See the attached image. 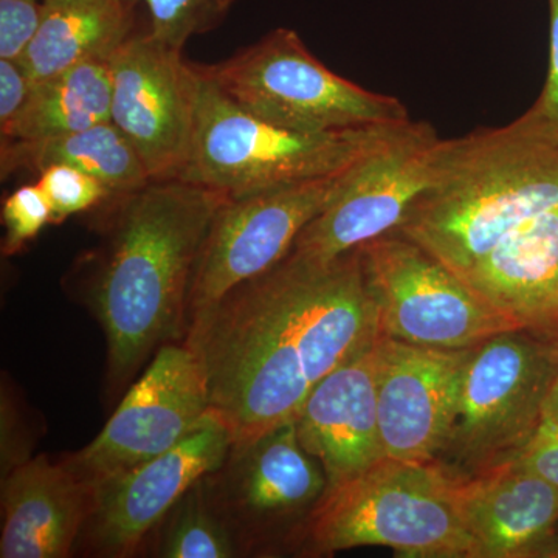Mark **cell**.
<instances>
[{
	"instance_id": "obj_1",
	"label": "cell",
	"mask_w": 558,
	"mask_h": 558,
	"mask_svg": "<svg viewBox=\"0 0 558 558\" xmlns=\"http://www.w3.org/2000/svg\"><path fill=\"white\" fill-rule=\"evenodd\" d=\"M379 336L355 248L329 263L289 253L227 293L183 340L238 444L295 418L319 380Z\"/></svg>"
},
{
	"instance_id": "obj_2",
	"label": "cell",
	"mask_w": 558,
	"mask_h": 558,
	"mask_svg": "<svg viewBox=\"0 0 558 558\" xmlns=\"http://www.w3.org/2000/svg\"><path fill=\"white\" fill-rule=\"evenodd\" d=\"M230 199L183 180L149 182L112 197L94 256L90 300L108 340L109 379L120 387L163 344L186 336L194 267L213 220Z\"/></svg>"
},
{
	"instance_id": "obj_3",
	"label": "cell",
	"mask_w": 558,
	"mask_h": 558,
	"mask_svg": "<svg viewBox=\"0 0 558 558\" xmlns=\"http://www.w3.org/2000/svg\"><path fill=\"white\" fill-rule=\"evenodd\" d=\"M558 207V143L519 117L444 140L432 185L396 233L458 275L527 220Z\"/></svg>"
},
{
	"instance_id": "obj_4",
	"label": "cell",
	"mask_w": 558,
	"mask_h": 558,
	"mask_svg": "<svg viewBox=\"0 0 558 558\" xmlns=\"http://www.w3.org/2000/svg\"><path fill=\"white\" fill-rule=\"evenodd\" d=\"M558 379L557 333L521 326L470 351L432 468L461 483L512 464L537 435Z\"/></svg>"
},
{
	"instance_id": "obj_5",
	"label": "cell",
	"mask_w": 558,
	"mask_h": 558,
	"mask_svg": "<svg viewBox=\"0 0 558 558\" xmlns=\"http://www.w3.org/2000/svg\"><path fill=\"white\" fill-rule=\"evenodd\" d=\"M407 123L333 132L290 130L242 109L201 72L193 143L180 180L241 197L325 178L365 159Z\"/></svg>"
},
{
	"instance_id": "obj_6",
	"label": "cell",
	"mask_w": 558,
	"mask_h": 558,
	"mask_svg": "<svg viewBox=\"0 0 558 558\" xmlns=\"http://www.w3.org/2000/svg\"><path fill=\"white\" fill-rule=\"evenodd\" d=\"M366 546L403 558H476L449 480L432 465L388 458L326 490L299 553L323 557Z\"/></svg>"
},
{
	"instance_id": "obj_7",
	"label": "cell",
	"mask_w": 558,
	"mask_h": 558,
	"mask_svg": "<svg viewBox=\"0 0 558 558\" xmlns=\"http://www.w3.org/2000/svg\"><path fill=\"white\" fill-rule=\"evenodd\" d=\"M199 69L242 109L290 130H366L411 120L398 98L332 72L292 28H275L233 57Z\"/></svg>"
},
{
	"instance_id": "obj_8",
	"label": "cell",
	"mask_w": 558,
	"mask_h": 558,
	"mask_svg": "<svg viewBox=\"0 0 558 558\" xmlns=\"http://www.w3.org/2000/svg\"><path fill=\"white\" fill-rule=\"evenodd\" d=\"M359 252L380 336L414 347L469 349L524 326L396 231L360 245Z\"/></svg>"
},
{
	"instance_id": "obj_9",
	"label": "cell",
	"mask_w": 558,
	"mask_h": 558,
	"mask_svg": "<svg viewBox=\"0 0 558 558\" xmlns=\"http://www.w3.org/2000/svg\"><path fill=\"white\" fill-rule=\"evenodd\" d=\"M204 486L244 550L299 553L328 478L301 446L296 421L290 418L233 444L222 468L204 478Z\"/></svg>"
},
{
	"instance_id": "obj_10",
	"label": "cell",
	"mask_w": 558,
	"mask_h": 558,
	"mask_svg": "<svg viewBox=\"0 0 558 558\" xmlns=\"http://www.w3.org/2000/svg\"><path fill=\"white\" fill-rule=\"evenodd\" d=\"M355 165L325 178L230 197L213 220L194 267L186 333L231 290L281 263L301 231L339 197Z\"/></svg>"
},
{
	"instance_id": "obj_11",
	"label": "cell",
	"mask_w": 558,
	"mask_h": 558,
	"mask_svg": "<svg viewBox=\"0 0 558 558\" xmlns=\"http://www.w3.org/2000/svg\"><path fill=\"white\" fill-rule=\"evenodd\" d=\"M209 409L199 354L189 341H171L157 351L100 435L62 462L95 488L178 446Z\"/></svg>"
},
{
	"instance_id": "obj_12",
	"label": "cell",
	"mask_w": 558,
	"mask_h": 558,
	"mask_svg": "<svg viewBox=\"0 0 558 558\" xmlns=\"http://www.w3.org/2000/svg\"><path fill=\"white\" fill-rule=\"evenodd\" d=\"M442 146L432 124H403L355 165L339 197L301 231L290 253L329 263L398 230L411 205L432 185Z\"/></svg>"
},
{
	"instance_id": "obj_13",
	"label": "cell",
	"mask_w": 558,
	"mask_h": 558,
	"mask_svg": "<svg viewBox=\"0 0 558 558\" xmlns=\"http://www.w3.org/2000/svg\"><path fill=\"white\" fill-rule=\"evenodd\" d=\"M110 121L137 150L150 180H180L190 159L201 72L182 50L135 32L110 57Z\"/></svg>"
},
{
	"instance_id": "obj_14",
	"label": "cell",
	"mask_w": 558,
	"mask_h": 558,
	"mask_svg": "<svg viewBox=\"0 0 558 558\" xmlns=\"http://www.w3.org/2000/svg\"><path fill=\"white\" fill-rule=\"evenodd\" d=\"M231 447L229 425L209 409L178 446L95 487L84 526L95 553L132 556L191 488L222 468Z\"/></svg>"
},
{
	"instance_id": "obj_15",
	"label": "cell",
	"mask_w": 558,
	"mask_h": 558,
	"mask_svg": "<svg viewBox=\"0 0 558 558\" xmlns=\"http://www.w3.org/2000/svg\"><path fill=\"white\" fill-rule=\"evenodd\" d=\"M469 349L414 347L377 339V410L385 457L429 465L457 399Z\"/></svg>"
},
{
	"instance_id": "obj_16",
	"label": "cell",
	"mask_w": 558,
	"mask_h": 558,
	"mask_svg": "<svg viewBox=\"0 0 558 558\" xmlns=\"http://www.w3.org/2000/svg\"><path fill=\"white\" fill-rule=\"evenodd\" d=\"M377 339L319 380L295 417L301 446L322 464L328 488L387 458L377 410Z\"/></svg>"
},
{
	"instance_id": "obj_17",
	"label": "cell",
	"mask_w": 558,
	"mask_h": 558,
	"mask_svg": "<svg viewBox=\"0 0 558 558\" xmlns=\"http://www.w3.org/2000/svg\"><path fill=\"white\" fill-rule=\"evenodd\" d=\"M94 488L64 464L28 459L2 476V558H64L89 520Z\"/></svg>"
},
{
	"instance_id": "obj_18",
	"label": "cell",
	"mask_w": 558,
	"mask_h": 558,
	"mask_svg": "<svg viewBox=\"0 0 558 558\" xmlns=\"http://www.w3.org/2000/svg\"><path fill=\"white\" fill-rule=\"evenodd\" d=\"M449 483L476 558H532L557 526V488L515 462Z\"/></svg>"
},
{
	"instance_id": "obj_19",
	"label": "cell",
	"mask_w": 558,
	"mask_h": 558,
	"mask_svg": "<svg viewBox=\"0 0 558 558\" xmlns=\"http://www.w3.org/2000/svg\"><path fill=\"white\" fill-rule=\"evenodd\" d=\"M459 277L494 310L535 328L558 282V207L513 230Z\"/></svg>"
},
{
	"instance_id": "obj_20",
	"label": "cell",
	"mask_w": 558,
	"mask_h": 558,
	"mask_svg": "<svg viewBox=\"0 0 558 558\" xmlns=\"http://www.w3.org/2000/svg\"><path fill=\"white\" fill-rule=\"evenodd\" d=\"M142 0H44L43 21L22 58L33 84L89 61H108L138 32Z\"/></svg>"
},
{
	"instance_id": "obj_21",
	"label": "cell",
	"mask_w": 558,
	"mask_h": 558,
	"mask_svg": "<svg viewBox=\"0 0 558 558\" xmlns=\"http://www.w3.org/2000/svg\"><path fill=\"white\" fill-rule=\"evenodd\" d=\"M69 165L100 180L110 199L134 193L150 180L137 150L112 123L44 140H2V179L21 170L40 171L50 165Z\"/></svg>"
},
{
	"instance_id": "obj_22",
	"label": "cell",
	"mask_w": 558,
	"mask_h": 558,
	"mask_svg": "<svg viewBox=\"0 0 558 558\" xmlns=\"http://www.w3.org/2000/svg\"><path fill=\"white\" fill-rule=\"evenodd\" d=\"M112 73L89 61L33 84L31 97L2 140H44L110 121Z\"/></svg>"
},
{
	"instance_id": "obj_23",
	"label": "cell",
	"mask_w": 558,
	"mask_h": 558,
	"mask_svg": "<svg viewBox=\"0 0 558 558\" xmlns=\"http://www.w3.org/2000/svg\"><path fill=\"white\" fill-rule=\"evenodd\" d=\"M159 556L167 558H231L241 545L227 521L209 501L204 480L170 513Z\"/></svg>"
},
{
	"instance_id": "obj_24",
	"label": "cell",
	"mask_w": 558,
	"mask_h": 558,
	"mask_svg": "<svg viewBox=\"0 0 558 558\" xmlns=\"http://www.w3.org/2000/svg\"><path fill=\"white\" fill-rule=\"evenodd\" d=\"M238 0H142L149 32L157 39L183 50L194 36L220 27Z\"/></svg>"
},
{
	"instance_id": "obj_25",
	"label": "cell",
	"mask_w": 558,
	"mask_h": 558,
	"mask_svg": "<svg viewBox=\"0 0 558 558\" xmlns=\"http://www.w3.org/2000/svg\"><path fill=\"white\" fill-rule=\"evenodd\" d=\"M38 185L51 208V223L92 211L110 199L108 189L87 172L69 165H50L39 171Z\"/></svg>"
},
{
	"instance_id": "obj_26",
	"label": "cell",
	"mask_w": 558,
	"mask_h": 558,
	"mask_svg": "<svg viewBox=\"0 0 558 558\" xmlns=\"http://www.w3.org/2000/svg\"><path fill=\"white\" fill-rule=\"evenodd\" d=\"M2 222L5 227L2 253L5 256L20 253L51 223L50 204L38 183L22 185L3 201Z\"/></svg>"
},
{
	"instance_id": "obj_27",
	"label": "cell",
	"mask_w": 558,
	"mask_h": 558,
	"mask_svg": "<svg viewBox=\"0 0 558 558\" xmlns=\"http://www.w3.org/2000/svg\"><path fill=\"white\" fill-rule=\"evenodd\" d=\"M44 0H0V60L21 61L43 21Z\"/></svg>"
},
{
	"instance_id": "obj_28",
	"label": "cell",
	"mask_w": 558,
	"mask_h": 558,
	"mask_svg": "<svg viewBox=\"0 0 558 558\" xmlns=\"http://www.w3.org/2000/svg\"><path fill=\"white\" fill-rule=\"evenodd\" d=\"M549 64L534 105L521 116L532 130L558 143V0H548Z\"/></svg>"
},
{
	"instance_id": "obj_29",
	"label": "cell",
	"mask_w": 558,
	"mask_h": 558,
	"mask_svg": "<svg viewBox=\"0 0 558 558\" xmlns=\"http://www.w3.org/2000/svg\"><path fill=\"white\" fill-rule=\"evenodd\" d=\"M33 89L31 75L22 61L0 60V132L10 130Z\"/></svg>"
},
{
	"instance_id": "obj_30",
	"label": "cell",
	"mask_w": 558,
	"mask_h": 558,
	"mask_svg": "<svg viewBox=\"0 0 558 558\" xmlns=\"http://www.w3.org/2000/svg\"><path fill=\"white\" fill-rule=\"evenodd\" d=\"M515 464L537 473L558 490V427L543 421L537 435L521 451Z\"/></svg>"
},
{
	"instance_id": "obj_31",
	"label": "cell",
	"mask_w": 558,
	"mask_h": 558,
	"mask_svg": "<svg viewBox=\"0 0 558 558\" xmlns=\"http://www.w3.org/2000/svg\"><path fill=\"white\" fill-rule=\"evenodd\" d=\"M535 328L549 330L558 336V282Z\"/></svg>"
},
{
	"instance_id": "obj_32",
	"label": "cell",
	"mask_w": 558,
	"mask_h": 558,
	"mask_svg": "<svg viewBox=\"0 0 558 558\" xmlns=\"http://www.w3.org/2000/svg\"><path fill=\"white\" fill-rule=\"evenodd\" d=\"M532 558H558V523L553 534L538 546Z\"/></svg>"
},
{
	"instance_id": "obj_33",
	"label": "cell",
	"mask_w": 558,
	"mask_h": 558,
	"mask_svg": "<svg viewBox=\"0 0 558 558\" xmlns=\"http://www.w3.org/2000/svg\"><path fill=\"white\" fill-rule=\"evenodd\" d=\"M545 422L557 425L558 427V379L550 389L549 398L545 405Z\"/></svg>"
}]
</instances>
